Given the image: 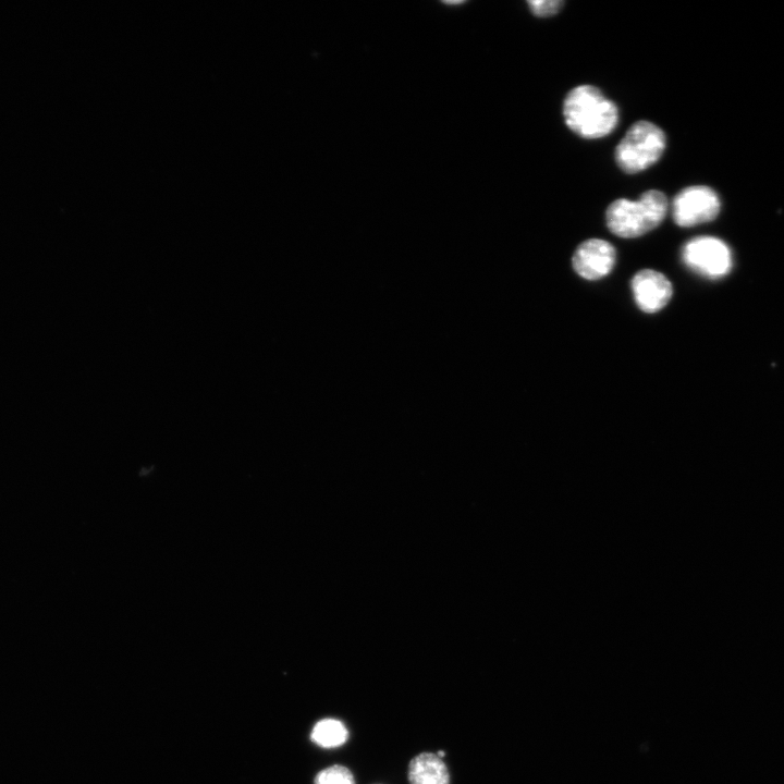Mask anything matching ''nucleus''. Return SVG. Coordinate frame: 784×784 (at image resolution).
Returning <instances> with one entry per match:
<instances>
[{
    "label": "nucleus",
    "mask_w": 784,
    "mask_h": 784,
    "mask_svg": "<svg viewBox=\"0 0 784 784\" xmlns=\"http://www.w3.org/2000/svg\"><path fill=\"white\" fill-rule=\"evenodd\" d=\"M565 124L583 138L609 135L618 122L616 105L592 85H578L565 96L562 107Z\"/></svg>",
    "instance_id": "f257e3e1"
},
{
    "label": "nucleus",
    "mask_w": 784,
    "mask_h": 784,
    "mask_svg": "<svg viewBox=\"0 0 784 784\" xmlns=\"http://www.w3.org/2000/svg\"><path fill=\"white\" fill-rule=\"evenodd\" d=\"M669 201L665 194L649 189L637 200L618 198L605 211L609 230L616 236L634 238L656 229L665 218Z\"/></svg>",
    "instance_id": "f03ea898"
},
{
    "label": "nucleus",
    "mask_w": 784,
    "mask_h": 784,
    "mask_svg": "<svg viewBox=\"0 0 784 784\" xmlns=\"http://www.w3.org/2000/svg\"><path fill=\"white\" fill-rule=\"evenodd\" d=\"M666 137L649 121L635 122L615 148V161L625 173H638L654 164L663 155Z\"/></svg>",
    "instance_id": "7ed1b4c3"
},
{
    "label": "nucleus",
    "mask_w": 784,
    "mask_h": 784,
    "mask_svg": "<svg viewBox=\"0 0 784 784\" xmlns=\"http://www.w3.org/2000/svg\"><path fill=\"white\" fill-rule=\"evenodd\" d=\"M685 265L697 273L716 279L725 275L732 267L728 246L713 236H698L689 240L682 249Z\"/></svg>",
    "instance_id": "20e7f679"
},
{
    "label": "nucleus",
    "mask_w": 784,
    "mask_h": 784,
    "mask_svg": "<svg viewBox=\"0 0 784 784\" xmlns=\"http://www.w3.org/2000/svg\"><path fill=\"white\" fill-rule=\"evenodd\" d=\"M721 208L718 194L706 185L679 191L672 201V217L679 226H694L713 220Z\"/></svg>",
    "instance_id": "39448f33"
},
{
    "label": "nucleus",
    "mask_w": 784,
    "mask_h": 784,
    "mask_svg": "<svg viewBox=\"0 0 784 784\" xmlns=\"http://www.w3.org/2000/svg\"><path fill=\"white\" fill-rule=\"evenodd\" d=\"M616 250L601 238H589L578 245L572 264L578 275L586 280H598L608 275L614 267Z\"/></svg>",
    "instance_id": "423d86ee"
},
{
    "label": "nucleus",
    "mask_w": 784,
    "mask_h": 784,
    "mask_svg": "<svg viewBox=\"0 0 784 784\" xmlns=\"http://www.w3.org/2000/svg\"><path fill=\"white\" fill-rule=\"evenodd\" d=\"M630 287L637 306L648 314L657 313L665 307L673 294L669 279L652 269L638 271L632 279Z\"/></svg>",
    "instance_id": "0eeeda50"
},
{
    "label": "nucleus",
    "mask_w": 784,
    "mask_h": 784,
    "mask_svg": "<svg viewBox=\"0 0 784 784\" xmlns=\"http://www.w3.org/2000/svg\"><path fill=\"white\" fill-rule=\"evenodd\" d=\"M409 784H450V773L437 754L421 752L408 764Z\"/></svg>",
    "instance_id": "6e6552de"
},
{
    "label": "nucleus",
    "mask_w": 784,
    "mask_h": 784,
    "mask_svg": "<svg viewBox=\"0 0 784 784\" xmlns=\"http://www.w3.org/2000/svg\"><path fill=\"white\" fill-rule=\"evenodd\" d=\"M348 737L345 725L335 719L318 721L310 733V739L322 748H334L343 745Z\"/></svg>",
    "instance_id": "1a4fd4ad"
},
{
    "label": "nucleus",
    "mask_w": 784,
    "mask_h": 784,
    "mask_svg": "<svg viewBox=\"0 0 784 784\" xmlns=\"http://www.w3.org/2000/svg\"><path fill=\"white\" fill-rule=\"evenodd\" d=\"M314 784H355V780L346 767L334 764L318 772Z\"/></svg>",
    "instance_id": "9d476101"
},
{
    "label": "nucleus",
    "mask_w": 784,
    "mask_h": 784,
    "mask_svg": "<svg viewBox=\"0 0 784 784\" xmlns=\"http://www.w3.org/2000/svg\"><path fill=\"white\" fill-rule=\"evenodd\" d=\"M527 4L531 13L536 16L547 17L556 14L562 7L564 1L562 0H529Z\"/></svg>",
    "instance_id": "9b49d317"
},
{
    "label": "nucleus",
    "mask_w": 784,
    "mask_h": 784,
    "mask_svg": "<svg viewBox=\"0 0 784 784\" xmlns=\"http://www.w3.org/2000/svg\"><path fill=\"white\" fill-rule=\"evenodd\" d=\"M437 755H438L440 758H443V757L445 756V751L439 750V751L437 752Z\"/></svg>",
    "instance_id": "f8f14e48"
}]
</instances>
